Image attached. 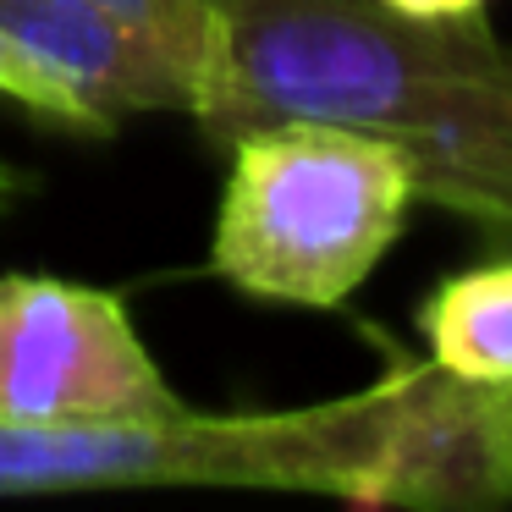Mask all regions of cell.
<instances>
[{
  "label": "cell",
  "instance_id": "cell-1",
  "mask_svg": "<svg viewBox=\"0 0 512 512\" xmlns=\"http://www.w3.org/2000/svg\"><path fill=\"white\" fill-rule=\"evenodd\" d=\"M193 122L215 149L331 122L408 160L419 199L512 232V39L386 0H215Z\"/></svg>",
  "mask_w": 512,
  "mask_h": 512
},
{
  "label": "cell",
  "instance_id": "cell-2",
  "mask_svg": "<svg viewBox=\"0 0 512 512\" xmlns=\"http://www.w3.org/2000/svg\"><path fill=\"white\" fill-rule=\"evenodd\" d=\"M452 463L457 391L435 364H397L353 397L281 413H193L177 402L138 419L0 424V496L226 485L430 512Z\"/></svg>",
  "mask_w": 512,
  "mask_h": 512
},
{
  "label": "cell",
  "instance_id": "cell-3",
  "mask_svg": "<svg viewBox=\"0 0 512 512\" xmlns=\"http://www.w3.org/2000/svg\"><path fill=\"white\" fill-rule=\"evenodd\" d=\"M210 270L254 303L342 309L419 204L391 144L331 122H270L226 144Z\"/></svg>",
  "mask_w": 512,
  "mask_h": 512
},
{
  "label": "cell",
  "instance_id": "cell-4",
  "mask_svg": "<svg viewBox=\"0 0 512 512\" xmlns=\"http://www.w3.org/2000/svg\"><path fill=\"white\" fill-rule=\"evenodd\" d=\"M177 402L116 292L67 276H0V424L138 419Z\"/></svg>",
  "mask_w": 512,
  "mask_h": 512
},
{
  "label": "cell",
  "instance_id": "cell-5",
  "mask_svg": "<svg viewBox=\"0 0 512 512\" xmlns=\"http://www.w3.org/2000/svg\"><path fill=\"white\" fill-rule=\"evenodd\" d=\"M0 28L50 67L105 127L122 116H193L204 28L116 0H0Z\"/></svg>",
  "mask_w": 512,
  "mask_h": 512
},
{
  "label": "cell",
  "instance_id": "cell-6",
  "mask_svg": "<svg viewBox=\"0 0 512 512\" xmlns=\"http://www.w3.org/2000/svg\"><path fill=\"white\" fill-rule=\"evenodd\" d=\"M419 331L435 369L512 386V259L446 276L419 303Z\"/></svg>",
  "mask_w": 512,
  "mask_h": 512
},
{
  "label": "cell",
  "instance_id": "cell-7",
  "mask_svg": "<svg viewBox=\"0 0 512 512\" xmlns=\"http://www.w3.org/2000/svg\"><path fill=\"white\" fill-rule=\"evenodd\" d=\"M0 100L23 105V111H34L39 122L61 127V133H83V138H105V133H111V127H105L100 116H94L89 105H83L78 94L56 78V72L39 67V61L28 56L6 28H0Z\"/></svg>",
  "mask_w": 512,
  "mask_h": 512
},
{
  "label": "cell",
  "instance_id": "cell-8",
  "mask_svg": "<svg viewBox=\"0 0 512 512\" xmlns=\"http://www.w3.org/2000/svg\"><path fill=\"white\" fill-rule=\"evenodd\" d=\"M39 193V177L23 166H12V160H0V215H17L28 199Z\"/></svg>",
  "mask_w": 512,
  "mask_h": 512
},
{
  "label": "cell",
  "instance_id": "cell-9",
  "mask_svg": "<svg viewBox=\"0 0 512 512\" xmlns=\"http://www.w3.org/2000/svg\"><path fill=\"white\" fill-rule=\"evenodd\" d=\"M116 6L155 12V17H182V23H210V6H215V0H116Z\"/></svg>",
  "mask_w": 512,
  "mask_h": 512
},
{
  "label": "cell",
  "instance_id": "cell-10",
  "mask_svg": "<svg viewBox=\"0 0 512 512\" xmlns=\"http://www.w3.org/2000/svg\"><path fill=\"white\" fill-rule=\"evenodd\" d=\"M386 6H397V12H408V17H479V6L485 0H386Z\"/></svg>",
  "mask_w": 512,
  "mask_h": 512
}]
</instances>
